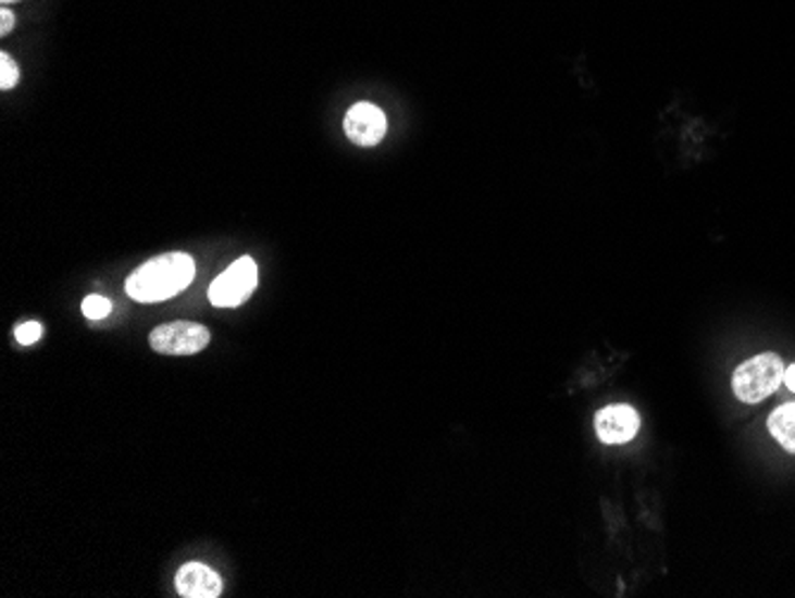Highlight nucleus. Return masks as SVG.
I'll return each mask as SVG.
<instances>
[{"instance_id": "1", "label": "nucleus", "mask_w": 795, "mask_h": 598, "mask_svg": "<svg viewBox=\"0 0 795 598\" xmlns=\"http://www.w3.org/2000/svg\"><path fill=\"white\" fill-rule=\"evenodd\" d=\"M196 277V263L186 253H165L148 260L126 279V296L138 303H160L182 294Z\"/></svg>"}, {"instance_id": "2", "label": "nucleus", "mask_w": 795, "mask_h": 598, "mask_svg": "<svg viewBox=\"0 0 795 598\" xmlns=\"http://www.w3.org/2000/svg\"><path fill=\"white\" fill-rule=\"evenodd\" d=\"M786 365L777 353H760L746 363H741L734 372V394L741 403H762L767 396H772L781 384H784Z\"/></svg>"}, {"instance_id": "3", "label": "nucleus", "mask_w": 795, "mask_h": 598, "mask_svg": "<svg viewBox=\"0 0 795 598\" xmlns=\"http://www.w3.org/2000/svg\"><path fill=\"white\" fill-rule=\"evenodd\" d=\"M256 289H258V265L256 260L244 256L210 284L208 298L214 308H236L244 306Z\"/></svg>"}, {"instance_id": "4", "label": "nucleus", "mask_w": 795, "mask_h": 598, "mask_svg": "<svg viewBox=\"0 0 795 598\" xmlns=\"http://www.w3.org/2000/svg\"><path fill=\"white\" fill-rule=\"evenodd\" d=\"M210 344L208 327L198 322H167L150 334V346L162 356H194Z\"/></svg>"}, {"instance_id": "5", "label": "nucleus", "mask_w": 795, "mask_h": 598, "mask_svg": "<svg viewBox=\"0 0 795 598\" xmlns=\"http://www.w3.org/2000/svg\"><path fill=\"white\" fill-rule=\"evenodd\" d=\"M346 134L352 144L358 146H376L386 134V115L382 108L374 103H356L346 115Z\"/></svg>"}, {"instance_id": "6", "label": "nucleus", "mask_w": 795, "mask_h": 598, "mask_svg": "<svg viewBox=\"0 0 795 598\" xmlns=\"http://www.w3.org/2000/svg\"><path fill=\"white\" fill-rule=\"evenodd\" d=\"M641 427V418L631 406H608L596 413V434L603 444H626Z\"/></svg>"}, {"instance_id": "7", "label": "nucleus", "mask_w": 795, "mask_h": 598, "mask_svg": "<svg viewBox=\"0 0 795 598\" xmlns=\"http://www.w3.org/2000/svg\"><path fill=\"white\" fill-rule=\"evenodd\" d=\"M222 589V577L203 563H188L176 572V591L184 598H218Z\"/></svg>"}, {"instance_id": "8", "label": "nucleus", "mask_w": 795, "mask_h": 598, "mask_svg": "<svg viewBox=\"0 0 795 598\" xmlns=\"http://www.w3.org/2000/svg\"><path fill=\"white\" fill-rule=\"evenodd\" d=\"M769 434L781 444L788 453H795V403H784L769 415Z\"/></svg>"}, {"instance_id": "9", "label": "nucleus", "mask_w": 795, "mask_h": 598, "mask_svg": "<svg viewBox=\"0 0 795 598\" xmlns=\"http://www.w3.org/2000/svg\"><path fill=\"white\" fill-rule=\"evenodd\" d=\"M110 310H112V303L103 296H86L82 303V313L88 320H105L110 315Z\"/></svg>"}, {"instance_id": "10", "label": "nucleus", "mask_w": 795, "mask_h": 598, "mask_svg": "<svg viewBox=\"0 0 795 598\" xmlns=\"http://www.w3.org/2000/svg\"><path fill=\"white\" fill-rule=\"evenodd\" d=\"M17 82H20V67L15 65V60L3 53L0 55V89L8 91L12 86H17Z\"/></svg>"}, {"instance_id": "11", "label": "nucleus", "mask_w": 795, "mask_h": 598, "mask_svg": "<svg viewBox=\"0 0 795 598\" xmlns=\"http://www.w3.org/2000/svg\"><path fill=\"white\" fill-rule=\"evenodd\" d=\"M44 334V327L39 325V322H24V325L17 327L15 332V339L22 344V346H32L41 339Z\"/></svg>"}, {"instance_id": "12", "label": "nucleus", "mask_w": 795, "mask_h": 598, "mask_svg": "<svg viewBox=\"0 0 795 598\" xmlns=\"http://www.w3.org/2000/svg\"><path fill=\"white\" fill-rule=\"evenodd\" d=\"M12 27H15V15L5 8L3 12H0V34L8 36L12 32Z\"/></svg>"}, {"instance_id": "13", "label": "nucleus", "mask_w": 795, "mask_h": 598, "mask_svg": "<svg viewBox=\"0 0 795 598\" xmlns=\"http://www.w3.org/2000/svg\"><path fill=\"white\" fill-rule=\"evenodd\" d=\"M784 384L795 394V365H788L784 372Z\"/></svg>"}, {"instance_id": "14", "label": "nucleus", "mask_w": 795, "mask_h": 598, "mask_svg": "<svg viewBox=\"0 0 795 598\" xmlns=\"http://www.w3.org/2000/svg\"><path fill=\"white\" fill-rule=\"evenodd\" d=\"M3 5H10V3H17V0H0Z\"/></svg>"}]
</instances>
